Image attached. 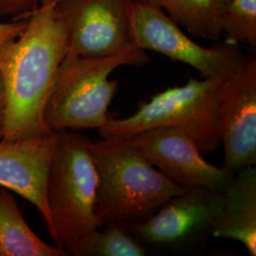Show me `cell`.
I'll return each instance as SVG.
<instances>
[{"label": "cell", "mask_w": 256, "mask_h": 256, "mask_svg": "<svg viewBox=\"0 0 256 256\" xmlns=\"http://www.w3.org/2000/svg\"><path fill=\"white\" fill-rule=\"evenodd\" d=\"M27 24V16L12 22H0V48L19 36Z\"/></svg>", "instance_id": "cell-18"}, {"label": "cell", "mask_w": 256, "mask_h": 256, "mask_svg": "<svg viewBox=\"0 0 256 256\" xmlns=\"http://www.w3.org/2000/svg\"><path fill=\"white\" fill-rule=\"evenodd\" d=\"M92 140L76 130L56 132L46 180V204L58 247L74 256L82 241L101 229L96 212L97 172Z\"/></svg>", "instance_id": "cell-3"}, {"label": "cell", "mask_w": 256, "mask_h": 256, "mask_svg": "<svg viewBox=\"0 0 256 256\" xmlns=\"http://www.w3.org/2000/svg\"><path fill=\"white\" fill-rule=\"evenodd\" d=\"M128 138L151 164L185 189L206 187L223 192L234 178L225 166L206 162L192 138L178 128H152Z\"/></svg>", "instance_id": "cell-8"}, {"label": "cell", "mask_w": 256, "mask_h": 256, "mask_svg": "<svg viewBox=\"0 0 256 256\" xmlns=\"http://www.w3.org/2000/svg\"><path fill=\"white\" fill-rule=\"evenodd\" d=\"M66 26V55L102 58L132 44L133 0H56Z\"/></svg>", "instance_id": "cell-7"}, {"label": "cell", "mask_w": 256, "mask_h": 256, "mask_svg": "<svg viewBox=\"0 0 256 256\" xmlns=\"http://www.w3.org/2000/svg\"><path fill=\"white\" fill-rule=\"evenodd\" d=\"M222 34L234 43L256 46V0H230L221 21Z\"/></svg>", "instance_id": "cell-16"}, {"label": "cell", "mask_w": 256, "mask_h": 256, "mask_svg": "<svg viewBox=\"0 0 256 256\" xmlns=\"http://www.w3.org/2000/svg\"><path fill=\"white\" fill-rule=\"evenodd\" d=\"M223 206L212 234L240 242L250 256H256V169L238 170L223 191Z\"/></svg>", "instance_id": "cell-12"}, {"label": "cell", "mask_w": 256, "mask_h": 256, "mask_svg": "<svg viewBox=\"0 0 256 256\" xmlns=\"http://www.w3.org/2000/svg\"><path fill=\"white\" fill-rule=\"evenodd\" d=\"M5 120H6V98H5L4 86L0 75V140L3 138Z\"/></svg>", "instance_id": "cell-19"}, {"label": "cell", "mask_w": 256, "mask_h": 256, "mask_svg": "<svg viewBox=\"0 0 256 256\" xmlns=\"http://www.w3.org/2000/svg\"><path fill=\"white\" fill-rule=\"evenodd\" d=\"M90 149L98 178L96 212L101 228L135 225L186 190L156 169L128 138H102L92 142Z\"/></svg>", "instance_id": "cell-2"}, {"label": "cell", "mask_w": 256, "mask_h": 256, "mask_svg": "<svg viewBox=\"0 0 256 256\" xmlns=\"http://www.w3.org/2000/svg\"><path fill=\"white\" fill-rule=\"evenodd\" d=\"M223 206V194L206 187L186 189L164 203L155 214L133 225L142 241L167 245L214 228Z\"/></svg>", "instance_id": "cell-10"}, {"label": "cell", "mask_w": 256, "mask_h": 256, "mask_svg": "<svg viewBox=\"0 0 256 256\" xmlns=\"http://www.w3.org/2000/svg\"><path fill=\"white\" fill-rule=\"evenodd\" d=\"M220 136L224 166L238 171L256 164V60L228 77L220 106Z\"/></svg>", "instance_id": "cell-9"}, {"label": "cell", "mask_w": 256, "mask_h": 256, "mask_svg": "<svg viewBox=\"0 0 256 256\" xmlns=\"http://www.w3.org/2000/svg\"><path fill=\"white\" fill-rule=\"evenodd\" d=\"M131 41L144 50H154L191 66L204 78L230 77L248 59L238 43L230 40L210 48L196 44L162 9L144 0L132 3Z\"/></svg>", "instance_id": "cell-6"}, {"label": "cell", "mask_w": 256, "mask_h": 256, "mask_svg": "<svg viewBox=\"0 0 256 256\" xmlns=\"http://www.w3.org/2000/svg\"><path fill=\"white\" fill-rule=\"evenodd\" d=\"M27 18L21 34L0 48L6 98L4 140L52 132L44 122V110L66 52V26L56 0H42Z\"/></svg>", "instance_id": "cell-1"}, {"label": "cell", "mask_w": 256, "mask_h": 256, "mask_svg": "<svg viewBox=\"0 0 256 256\" xmlns=\"http://www.w3.org/2000/svg\"><path fill=\"white\" fill-rule=\"evenodd\" d=\"M55 144L56 132L0 140V187L18 194L36 208L52 240L54 230L46 204V188Z\"/></svg>", "instance_id": "cell-11"}, {"label": "cell", "mask_w": 256, "mask_h": 256, "mask_svg": "<svg viewBox=\"0 0 256 256\" xmlns=\"http://www.w3.org/2000/svg\"><path fill=\"white\" fill-rule=\"evenodd\" d=\"M64 248L48 245L30 228L8 189L0 188V256H66Z\"/></svg>", "instance_id": "cell-13"}, {"label": "cell", "mask_w": 256, "mask_h": 256, "mask_svg": "<svg viewBox=\"0 0 256 256\" xmlns=\"http://www.w3.org/2000/svg\"><path fill=\"white\" fill-rule=\"evenodd\" d=\"M146 50L131 44L117 54L102 58L64 55L44 110V122L52 132L100 128L118 92L110 74L122 66H142Z\"/></svg>", "instance_id": "cell-4"}, {"label": "cell", "mask_w": 256, "mask_h": 256, "mask_svg": "<svg viewBox=\"0 0 256 256\" xmlns=\"http://www.w3.org/2000/svg\"><path fill=\"white\" fill-rule=\"evenodd\" d=\"M160 9H164L169 18L186 28L196 36L220 40L221 21L230 0H144Z\"/></svg>", "instance_id": "cell-14"}, {"label": "cell", "mask_w": 256, "mask_h": 256, "mask_svg": "<svg viewBox=\"0 0 256 256\" xmlns=\"http://www.w3.org/2000/svg\"><path fill=\"white\" fill-rule=\"evenodd\" d=\"M227 78H190L184 86L140 102L128 118L108 119L98 133L101 138H129L152 128H178L192 138L202 153H212L221 146L220 99Z\"/></svg>", "instance_id": "cell-5"}, {"label": "cell", "mask_w": 256, "mask_h": 256, "mask_svg": "<svg viewBox=\"0 0 256 256\" xmlns=\"http://www.w3.org/2000/svg\"><path fill=\"white\" fill-rule=\"evenodd\" d=\"M42 0H0V14L14 16L16 18L26 16L38 7Z\"/></svg>", "instance_id": "cell-17"}, {"label": "cell", "mask_w": 256, "mask_h": 256, "mask_svg": "<svg viewBox=\"0 0 256 256\" xmlns=\"http://www.w3.org/2000/svg\"><path fill=\"white\" fill-rule=\"evenodd\" d=\"M96 230L76 250V256H144L146 250L124 227L110 225Z\"/></svg>", "instance_id": "cell-15"}]
</instances>
